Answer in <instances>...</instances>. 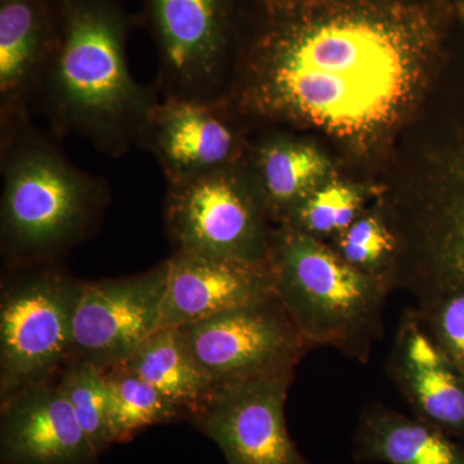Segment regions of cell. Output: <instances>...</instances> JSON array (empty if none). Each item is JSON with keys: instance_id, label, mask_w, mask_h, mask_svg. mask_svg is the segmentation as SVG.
Listing matches in <instances>:
<instances>
[{"instance_id": "obj_1", "label": "cell", "mask_w": 464, "mask_h": 464, "mask_svg": "<svg viewBox=\"0 0 464 464\" xmlns=\"http://www.w3.org/2000/svg\"><path fill=\"white\" fill-rule=\"evenodd\" d=\"M450 2L285 0L259 7L226 102L243 121L304 124L346 139L381 132L408 106Z\"/></svg>"}, {"instance_id": "obj_2", "label": "cell", "mask_w": 464, "mask_h": 464, "mask_svg": "<svg viewBox=\"0 0 464 464\" xmlns=\"http://www.w3.org/2000/svg\"><path fill=\"white\" fill-rule=\"evenodd\" d=\"M60 36L36 114L56 136L82 137L121 158L141 143L157 88L137 83L127 58L123 0H58Z\"/></svg>"}, {"instance_id": "obj_3", "label": "cell", "mask_w": 464, "mask_h": 464, "mask_svg": "<svg viewBox=\"0 0 464 464\" xmlns=\"http://www.w3.org/2000/svg\"><path fill=\"white\" fill-rule=\"evenodd\" d=\"M33 121L0 130V252L8 270L60 264L109 206L108 183L76 167Z\"/></svg>"}, {"instance_id": "obj_4", "label": "cell", "mask_w": 464, "mask_h": 464, "mask_svg": "<svg viewBox=\"0 0 464 464\" xmlns=\"http://www.w3.org/2000/svg\"><path fill=\"white\" fill-rule=\"evenodd\" d=\"M274 295L311 348L332 347L368 362L383 337L391 290L326 243L288 226L274 228L267 259Z\"/></svg>"}, {"instance_id": "obj_5", "label": "cell", "mask_w": 464, "mask_h": 464, "mask_svg": "<svg viewBox=\"0 0 464 464\" xmlns=\"http://www.w3.org/2000/svg\"><path fill=\"white\" fill-rule=\"evenodd\" d=\"M163 100L221 102L230 96L252 32L239 0H145Z\"/></svg>"}, {"instance_id": "obj_6", "label": "cell", "mask_w": 464, "mask_h": 464, "mask_svg": "<svg viewBox=\"0 0 464 464\" xmlns=\"http://www.w3.org/2000/svg\"><path fill=\"white\" fill-rule=\"evenodd\" d=\"M0 295V399L69 362L83 282L60 264L9 270Z\"/></svg>"}, {"instance_id": "obj_7", "label": "cell", "mask_w": 464, "mask_h": 464, "mask_svg": "<svg viewBox=\"0 0 464 464\" xmlns=\"http://www.w3.org/2000/svg\"><path fill=\"white\" fill-rule=\"evenodd\" d=\"M167 183L164 224L174 252L267 262L274 228L240 164Z\"/></svg>"}, {"instance_id": "obj_8", "label": "cell", "mask_w": 464, "mask_h": 464, "mask_svg": "<svg viewBox=\"0 0 464 464\" xmlns=\"http://www.w3.org/2000/svg\"><path fill=\"white\" fill-rule=\"evenodd\" d=\"M176 329L215 386L295 371L311 350L275 295Z\"/></svg>"}, {"instance_id": "obj_9", "label": "cell", "mask_w": 464, "mask_h": 464, "mask_svg": "<svg viewBox=\"0 0 464 464\" xmlns=\"http://www.w3.org/2000/svg\"><path fill=\"white\" fill-rule=\"evenodd\" d=\"M295 371L216 386L190 422L216 442L227 464H314L286 424L285 405Z\"/></svg>"}, {"instance_id": "obj_10", "label": "cell", "mask_w": 464, "mask_h": 464, "mask_svg": "<svg viewBox=\"0 0 464 464\" xmlns=\"http://www.w3.org/2000/svg\"><path fill=\"white\" fill-rule=\"evenodd\" d=\"M167 280L164 261L132 276L83 282L69 362L102 372L123 364L159 331Z\"/></svg>"}, {"instance_id": "obj_11", "label": "cell", "mask_w": 464, "mask_h": 464, "mask_svg": "<svg viewBox=\"0 0 464 464\" xmlns=\"http://www.w3.org/2000/svg\"><path fill=\"white\" fill-rule=\"evenodd\" d=\"M240 121L226 101L161 99L140 146L157 159L167 182L182 181L241 163L246 143Z\"/></svg>"}, {"instance_id": "obj_12", "label": "cell", "mask_w": 464, "mask_h": 464, "mask_svg": "<svg viewBox=\"0 0 464 464\" xmlns=\"http://www.w3.org/2000/svg\"><path fill=\"white\" fill-rule=\"evenodd\" d=\"M56 378L0 399V464H97Z\"/></svg>"}, {"instance_id": "obj_13", "label": "cell", "mask_w": 464, "mask_h": 464, "mask_svg": "<svg viewBox=\"0 0 464 464\" xmlns=\"http://www.w3.org/2000/svg\"><path fill=\"white\" fill-rule=\"evenodd\" d=\"M58 36V0H0V130L36 115Z\"/></svg>"}, {"instance_id": "obj_14", "label": "cell", "mask_w": 464, "mask_h": 464, "mask_svg": "<svg viewBox=\"0 0 464 464\" xmlns=\"http://www.w3.org/2000/svg\"><path fill=\"white\" fill-rule=\"evenodd\" d=\"M159 329L181 328L274 297L268 264L173 252Z\"/></svg>"}, {"instance_id": "obj_15", "label": "cell", "mask_w": 464, "mask_h": 464, "mask_svg": "<svg viewBox=\"0 0 464 464\" xmlns=\"http://www.w3.org/2000/svg\"><path fill=\"white\" fill-rule=\"evenodd\" d=\"M387 374L411 413L464 442V378L423 325L405 311L393 340Z\"/></svg>"}, {"instance_id": "obj_16", "label": "cell", "mask_w": 464, "mask_h": 464, "mask_svg": "<svg viewBox=\"0 0 464 464\" xmlns=\"http://www.w3.org/2000/svg\"><path fill=\"white\" fill-rule=\"evenodd\" d=\"M353 457L369 463L464 464V442L414 415L373 402L360 414Z\"/></svg>"}, {"instance_id": "obj_17", "label": "cell", "mask_w": 464, "mask_h": 464, "mask_svg": "<svg viewBox=\"0 0 464 464\" xmlns=\"http://www.w3.org/2000/svg\"><path fill=\"white\" fill-rule=\"evenodd\" d=\"M326 168L325 158L314 146L273 137L250 149L249 168L243 170L271 221L279 225L315 190Z\"/></svg>"}, {"instance_id": "obj_18", "label": "cell", "mask_w": 464, "mask_h": 464, "mask_svg": "<svg viewBox=\"0 0 464 464\" xmlns=\"http://www.w3.org/2000/svg\"><path fill=\"white\" fill-rule=\"evenodd\" d=\"M121 365L167 396L188 420L216 389L191 359L176 328L159 329Z\"/></svg>"}, {"instance_id": "obj_19", "label": "cell", "mask_w": 464, "mask_h": 464, "mask_svg": "<svg viewBox=\"0 0 464 464\" xmlns=\"http://www.w3.org/2000/svg\"><path fill=\"white\" fill-rule=\"evenodd\" d=\"M112 444H123L159 424L188 420L167 396L123 365L103 372Z\"/></svg>"}, {"instance_id": "obj_20", "label": "cell", "mask_w": 464, "mask_h": 464, "mask_svg": "<svg viewBox=\"0 0 464 464\" xmlns=\"http://www.w3.org/2000/svg\"><path fill=\"white\" fill-rule=\"evenodd\" d=\"M332 248L348 265L392 290L404 288L399 264L400 239L381 213L362 212L346 231L333 239Z\"/></svg>"}, {"instance_id": "obj_21", "label": "cell", "mask_w": 464, "mask_h": 464, "mask_svg": "<svg viewBox=\"0 0 464 464\" xmlns=\"http://www.w3.org/2000/svg\"><path fill=\"white\" fill-rule=\"evenodd\" d=\"M362 206V191L347 183L329 182L307 195L279 225L325 243L346 231L364 212Z\"/></svg>"}, {"instance_id": "obj_22", "label": "cell", "mask_w": 464, "mask_h": 464, "mask_svg": "<svg viewBox=\"0 0 464 464\" xmlns=\"http://www.w3.org/2000/svg\"><path fill=\"white\" fill-rule=\"evenodd\" d=\"M56 381L92 447L101 457L114 445L110 431L108 392L103 372L87 362H67L58 372Z\"/></svg>"}, {"instance_id": "obj_23", "label": "cell", "mask_w": 464, "mask_h": 464, "mask_svg": "<svg viewBox=\"0 0 464 464\" xmlns=\"http://www.w3.org/2000/svg\"><path fill=\"white\" fill-rule=\"evenodd\" d=\"M414 295L423 325L464 378V283L426 286Z\"/></svg>"}, {"instance_id": "obj_24", "label": "cell", "mask_w": 464, "mask_h": 464, "mask_svg": "<svg viewBox=\"0 0 464 464\" xmlns=\"http://www.w3.org/2000/svg\"><path fill=\"white\" fill-rule=\"evenodd\" d=\"M427 232L440 271L464 282V186L433 204L427 212Z\"/></svg>"}, {"instance_id": "obj_25", "label": "cell", "mask_w": 464, "mask_h": 464, "mask_svg": "<svg viewBox=\"0 0 464 464\" xmlns=\"http://www.w3.org/2000/svg\"><path fill=\"white\" fill-rule=\"evenodd\" d=\"M261 7H270V5H277V3L285 2V0H256Z\"/></svg>"}, {"instance_id": "obj_26", "label": "cell", "mask_w": 464, "mask_h": 464, "mask_svg": "<svg viewBox=\"0 0 464 464\" xmlns=\"http://www.w3.org/2000/svg\"><path fill=\"white\" fill-rule=\"evenodd\" d=\"M449 2L453 3L454 5H457V7L460 9H464V0H449Z\"/></svg>"}]
</instances>
